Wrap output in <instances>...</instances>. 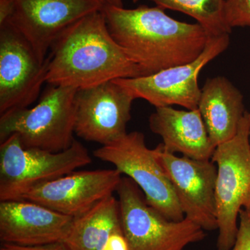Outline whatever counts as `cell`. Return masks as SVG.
<instances>
[{"label": "cell", "instance_id": "obj_1", "mask_svg": "<svg viewBox=\"0 0 250 250\" xmlns=\"http://www.w3.org/2000/svg\"><path fill=\"white\" fill-rule=\"evenodd\" d=\"M102 12L112 37L139 67L141 77L193 62L210 36L198 23L173 19L160 6L125 9L106 4Z\"/></svg>", "mask_w": 250, "mask_h": 250}, {"label": "cell", "instance_id": "obj_2", "mask_svg": "<svg viewBox=\"0 0 250 250\" xmlns=\"http://www.w3.org/2000/svg\"><path fill=\"white\" fill-rule=\"evenodd\" d=\"M48 57L49 85L80 90L141 77L139 67L112 37L102 11L82 18L62 31Z\"/></svg>", "mask_w": 250, "mask_h": 250}, {"label": "cell", "instance_id": "obj_3", "mask_svg": "<svg viewBox=\"0 0 250 250\" xmlns=\"http://www.w3.org/2000/svg\"><path fill=\"white\" fill-rule=\"evenodd\" d=\"M77 89L49 85L39 103L0 117V143L17 134L22 146L51 152L68 149L75 141Z\"/></svg>", "mask_w": 250, "mask_h": 250}, {"label": "cell", "instance_id": "obj_4", "mask_svg": "<svg viewBox=\"0 0 250 250\" xmlns=\"http://www.w3.org/2000/svg\"><path fill=\"white\" fill-rule=\"evenodd\" d=\"M92 163L89 152L75 140L68 149L51 152L22 146L17 134L0 143V202L22 200L34 188Z\"/></svg>", "mask_w": 250, "mask_h": 250}, {"label": "cell", "instance_id": "obj_5", "mask_svg": "<svg viewBox=\"0 0 250 250\" xmlns=\"http://www.w3.org/2000/svg\"><path fill=\"white\" fill-rule=\"evenodd\" d=\"M116 192L129 250H184L205 238V230L189 219L172 221L148 205L129 177H122Z\"/></svg>", "mask_w": 250, "mask_h": 250}, {"label": "cell", "instance_id": "obj_6", "mask_svg": "<svg viewBox=\"0 0 250 250\" xmlns=\"http://www.w3.org/2000/svg\"><path fill=\"white\" fill-rule=\"evenodd\" d=\"M248 112L229 141L215 147V202L218 250H231L238 233V219L250 195V144Z\"/></svg>", "mask_w": 250, "mask_h": 250}, {"label": "cell", "instance_id": "obj_7", "mask_svg": "<svg viewBox=\"0 0 250 250\" xmlns=\"http://www.w3.org/2000/svg\"><path fill=\"white\" fill-rule=\"evenodd\" d=\"M93 155L114 166L122 174L131 179L142 190L148 205L165 218L172 221L185 218L172 184L154 149L146 146L143 133H127L95 149Z\"/></svg>", "mask_w": 250, "mask_h": 250}, {"label": "cell", "instance_id": "obj_8", "mask_svg": "<svg viewBox=\"0 0 250 250\" xmlns=\"http://www.w3.org/2000/svg\"><path fill=\"white\" fill-rule=\"evenodd\" d=\"M229 41V34L209 36L205 50L193 62L149 76L116 81L135 99H143L156 108L179 105L187 110L197 109L201 95L199 75L205 65L228 48Z\"/></svg>", "mask_w": 250, "mask_h": 250}, {"label": "cell", "instance_id": "obj_9", "mask_svg": "<svg viewBox=\"0 0 250 250\" xmlns=\"http://www.w3.org/2000/svg\"><path fill=\"white\" fill-rule=\"evenodd\" d=\"M49 57L41 62L32 46L10 22L0 25V114L29 107L47 83Z\"/></svg>", "mask_w": 250, "mask_h": 250}, {"label": "cell", "instance_id": "obj_10", "mask_svg": "<svg viewBox=\"0 0 250 250\" xmlns=\"http://www.w3.org/2000/svg\"><path fill=\"white\" fill-rule=\"evenodd\" d=\"M167 174L185 218L205 231L218 229L215 184L217 166L211 160H195L167 152L159 144L154 149Z\"/></svg>", "mask_w": 250, "mask_h": 250}, {"label": "cell", "instance_id": "obj_11", "mask_svg": "<svg viewBox=\"0 0 250 250\" xmlns=\"http://www.w3.org/2000/svg\"><path fill=\"white\" fill-rule=\"evenodd\" d=\"M135 100L116 80L77 90L75 134L103 146L119 139L127 134L126 126Z\"/></svg>", "mask_w": 250, "mask_h": 250}, {"label": "cell", "instance_id": "obj_12", "mask_svg": "<svg viewBox=\"0 0 250 250\" xmlns=\"http://www.w3.org/2000/svg\"><path fill=\"white\" fill-rule=\"evenodd\" d=\"M9 22L32 46L41 62L48 56L61 34L79 20L102 11L104 0H13Z\"/></svg>", "mask_w": 250, "mask_h": 250}, {"label": "cell", "instance_id": "obj_13", "mask_svg": "<svg viewBox=\"0 0 250 250\" xmlns=\"http://www.w3.org/2000/svg\"><path fill=\"white\" fill-rule=\"evenodd\" d=\"M122 177V174L116 168L74 171L34 188L22 200L36 202L75 218L113 195Z\"/></svg>", "mask_w": 250, "mask_h": 250}, {"label": "cell", "instance_id": "obj_14", "mask_svg": "<svg viewBox=\"0 0 250 250\" xmlns=\"http://www.w3.org/2000/svg\"><path fill=\"white\" fill-rule=\"evenodd\" d=\"M74 218L26 200L0 202V240L19 246L62 243Z\"/></svg>", "mask_w": 250, "mask_h": 250}, {"label": "cell", "instance_id": "obj_15", "mask_svg": "<svg viewBox=\"0 0 250 250\" xmlns=\"http://www.w3.org/2000/svg\"><path fill=\"white\" fill-rule=\"evenodd\" d=\"M149 125L152 132L161 136L167 152L180 153L195 160H211L215 147L198 108L184 111L172 106L156 108Z\"/></svg>", "mask_w": 250, "mask_h": 250}, {"label": "cell", "instance_id": "obj_16", "mask_svg": "<svg viewBox=\"0 0 250 250\" xmlns=\"http://www.w3.org/2000/svg\"><path fill=\"white\" fill-rule=\"evenodd\" d=\"M197 108L215 147L236 136L247 112L243 94L222 76L206 81Z\"/></svg>", "mask_w": 250, "mask_h": 250}, {"label": "cell", "instance_id": "obj_17", "mask_svg": "<svg viewBox=\"0 0 250 250\" xmlns=\"http://www.w3.org/2000/svg\"><path fill=\"white\" fill-rule=\"evenodd\" d=\"M122 229L119 202L113 195L74 218L62 243L68 250H102L112 233Z\"/></svg>", "mask_w": 250, "mask_h": 250}, {"label": "cell", "instance_id": "obj_18", "mask_svg": "<svg viewBox=\"0 0 250 250\" xmlns=\"http://www.w3.org/2000/svg\"><path fill=\"white\" fill-rule=\"evenodd\" d=\"M164 9L178 11L190 16L210 36L229 34L225 16V0H148Z\"/></svg>", "mask_w": 250, "mask_h": 250}, {"label": "cell", "instance_id": "obj_19", "mask_svg": "<svg viewBox=\"0 0 250 250\" xmlns=\"http://www.w3.org/2000/svg\"><path fill=\"white\" fill-rule=\"evenodd\" d=\"M225 16L229 27H250V0H225Z\"/></svg>", "mask_w": 250, "mask_h": 250}, {"label": "cell", "instance_id": "obj_20", "mask_svg": "<svg viewBox=\"0 0 250 250\" xmlns=\"http://www.w3.org/2000/svg\"><path fill=\"white\" fill-rule=\"evenodd\" d=\"M236 241L231 250H250V220L243 209L239 214Z\"/></svg>", "mask_w": 250, "mask_h": 250}, {"label": "cell", "instance_id": "obj_21", "mask_svg": "<svg viewBox=\"0 0 250 250\" xmlns=\"http://www.w3.org/2000/svg\"><path fill=\"white\" fill-rule=\"evenodd\" d=\"M102 250H129L123 229L112 233Z\"/></svg>", "mask_w": 250, "mask_h": 250}, {"label": "cell", "instance_id": "obj_22", "mask_svg": "<svg viewBox=\"0 0 250 250\" xmlns=\"http://www.w3.org/2000/svg\"><path fill=\"white\" fill-rule=\"evenodd\" d=\"M0 250H68L63 243H52L38 246H19L2 243Z\"/></svg>", "mask_w": 250, "mask_h": 250}, {"label": "cell", "instance_id": "obj_23", "mask_svg": "<svg viewBox=\"0 0 250 250\" xmlns=\"http://www.w3.org/2000/svg\"><path fill=\"white\" fill-rule=\"evenodd\" d=\"M13 0H0V25L9 22L14 14Z\"/></svg>", "mask_w": 250, "mask_h": 250}, {"label": "cell", "instance_id": "obj_24", "mask_svg": "<svg viewBox=\"0 0 250 250\" xmlns=\"http://www.w3.org/2000/svg\"><path fill=\"white\" fill-rule=\"evenodd\" d=\"M104 1L106 4L117 6V7H123V0H104Z\"/></svg>", "mask_w": 250, "mask_h": 250}, {"label": "cell", "instance_id": "obj_25", "mask_svg": "<svg viewBox=\"0 0 250 250\" xmlns=\"http://www.w3.org/2000/svg\"><path fill=\"white\" fill-rule=\"evenodd\" d=\"M243 210H245L247 215L250 220V195L248 197V200H247L246 203L245 204L244 207H243Z\"/></svg>", "mask_w": 250, "mask_h": 250}, {"label": "cell", "instance_id": "obj_26", "mask_svg": "<svg viewBox=\"0 0 250 250\" xmlns=\"http://www.w3.org/2000/svg\"><path fill=\"white\" fill-rule=\"evenodd\" d=\"M248 123H249V134H250V113H248Z\"/></svg>", "mask_w": 250, "mask_h": 250}, {"label": "cell", "instance_id": "obj_27", "mask_svg": "<svg viewBox=\"0 0 250 250\" xmlns=\"http://www.w3.org/2000/svg\"><path fill=\"white\" fill-rule=\"evenodd\" d=\"M133 1H134V3L137 2V1H139V0H132Z\"/></svg>", "mask_w": 250, "mask_h": 250}]
</instances>
